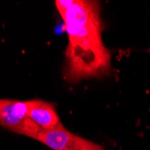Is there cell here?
Instances as JSON below:
<instances>
[{"instance_id": "6da1fadb", "label": "cell", "mask_w": 150, "mask_h": 150, "mask_svg": "<svg viewBox=\"0 0 150 150\" xmlns=\"http://www.w3.org/2000/svg\"><path fill=\"white\" fill-rule=\"evenodd\" d=\"M55 5L69 35L66 79L76 82L106 75L111 69V55L102 40L99 2L57 0Z\"/></svg>"}, {"instance_id": "7a4b0ae2", "label": "cell", "mask_w": 150, "mask_h": 150, "mask_svg": "<svg viewBox=\"0 0 150 150\" xmlns=\"http://www.w3.org/2000/svg\"><path fill=\"white\" fill-rule=\"evenodd\" d=\"M0 123L7 129L36 139L42 129L28 116V103L16 100L0 101Z\"/></svg>"}, {"instance_id": "3957f363", "label": "cell", "mask_w": 150, "mask_h": 150, "mask_svg": "<svg viewBox=\"0 0 150 150\" xmlns=\"http://www.w3.org/2000/svg\"><path fill=\"white\" fill-rule=\"evenodd\" d=\"M36 140L53 150H104L103 147L67 130L62 123L50 130H42Z\"/></svg>"}, {"instance_id": "277c9868", "label": "cell", "mask_w": 150, "mask_h": 150, "mask_svg": "<svg viewBox=\"0 0 150 150\" xmlns=\"http://www.w3.org/2000/svg\"><path fill=\"white\" fill-rule=\"evenodd\" d=\"M28 116L42 130H50L61 124L57 111L52 103L42 100L27 101Z\"/></svg>"}]
</instances>
